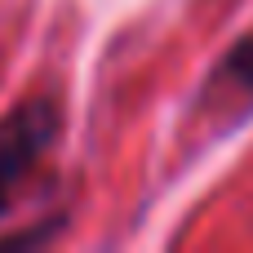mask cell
Returning a JSON list of instances; mask_svg holds the SVG:
<instances>
[{"mask_svg": "<svg viewBox=\"0 0 253 253\" xmlns=\"http://www.w3.org/2000/svg\"><path fill=\"white\" fill-rule=\"evenodd\" d=\"M53 138H58V107H53V98H27L0 125V218H4V205L13 200L18 182L53 147Z\"/></svg>", "mask_w": 253, "mask_h": 253, "instance_id": "1", "label": "cell"}, {"mask_svg": "<svg viewBox=\"0 0 253 253\" xmlns=\"http://www.w3.org/2000/svg\"><path fill=\"white\" fill-rule=\"evenodd\" d=\"M222 76L253 98V40H240V44L222 58Z\"/></svg>", "mask_w": 253, "mask_h": 253, "instance_id": "2", "label": "cell"}]
</instances>
